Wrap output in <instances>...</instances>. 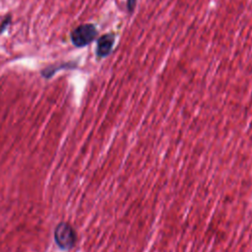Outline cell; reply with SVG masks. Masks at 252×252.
<instances>
[{"label":"cell","instance_id":"cell-1","mask_svg":"<svg viewBox=\"0 0 252 252\" xmlns=\"http://www.w3.org/2000/svg\"><path fill=\"white\" fill-rule=\"evenodd\" d=\"M96 35L97 31L93 24H84L71 32V41L76 47H84L90 44Z\"/></svg>","mask_w":252,"mask_h":252},{"label":"cell","instance_id":"cell-2","mask_svg":"<svg viewBox=\"0 0 252 252\" xmlns=\"http://www.w3.org/2000/svg\"><path fill=\"white\" fill-rule=\"evenodd\" d=\"M54 238L56 244L61 249L67 250L73 247L76 240V235L72 226L66 222H61L55 228Z\"/></svg>","mask_w":252,"mask_h":252},{"label":"cell","instance_id":"cell-3","mask_svg":"<svg viewBox=\"0 0 252 252\" xmlns=\"http://www.w3.org/2000/svg\"><path fill=\"white\" fill-rule=\"evenodd\" d=\"M114 43V34L113 33H106L100 36L97 39V44H96V55L100 58L107 56L111 50L112 46Z\"/></svg>","mask_w":252,"mask_h":252},{"label":"cell","instance_id":"cell-4","mask_svg":"<svg viewBox=\"0 0 252 252\" xmlns=\"http://www.w3.org/2000/svg\"><path fill=\"white\" fill-rule=\"evenodd\" d=\"M72 67H75V65L73 66L72 63L70 62H66V63H63L61 64L60 66H55V65H51V66H48L46 67L45 69H43L41 71V75L44 77V78H50L55 72H57L59 69H69V68H72Z\"/></svg>","mask_w":252,"mask_h":252},{"label":"cell","instance_id":"cell-5","mask_svg":"<svg viewBox=\"0 0 252 252\" xmlns=\"http://www.w3.org/2000/svg\"><path fill=\"white\" fill-rule=\"evenodd\" d=\"M10 23H11V16H10V15H7V17L2 21V23H1V25H0V33H1L3 31H5V29L10 25Z\"/></svg>","mask_w":252,"mask_h":252},{"label":"cell","instance_id":"cell-6","mask_svg":"<svg viewBox=\"0 0 252 252\" xmlns=\"http://www.w3.org/2000/svg\"><path fill=\"white\" fill-rule=\"evenodd\" d=\"M135 5H136V0H127V8L129 12H132L134 10Z\"/></svg>","mask_w":252,"mask_h":252}]
</instances>
